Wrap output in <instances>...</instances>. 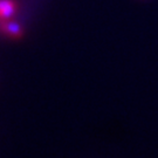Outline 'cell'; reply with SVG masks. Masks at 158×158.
<instances>
[{
	"label": "cell",
	"instance_id": "1",
	"mask_svg": "<svg viewBox=\"0 0 158 158\" xmlns=\"http://www.w3.org/2000/svg\"><path fill=\"white\" fill-rule=\"evenodd\" d=\"M17 6L13 0H0V19L7 20L15 13Z\"/></svg>",
	"mask_w": 158,
	"mask_h": 158
},
{
	"label": "cell",
	"instance_id": "2",
	"mask_svg": "<svg viewBox=\"0 0 158 158\" xmlns=\"http://www.w3.org/2000/svg\"><path fill=\"white\" fill-rule=\"evenodd\" d=\"M0 29L7 35L11 36H20L23 34V31L20 28V26L14 23H8L6 20H1L0 23Z\"/></svg>",
	"mask_w": 158,
	"mask_h": 158
}]
</instances>
